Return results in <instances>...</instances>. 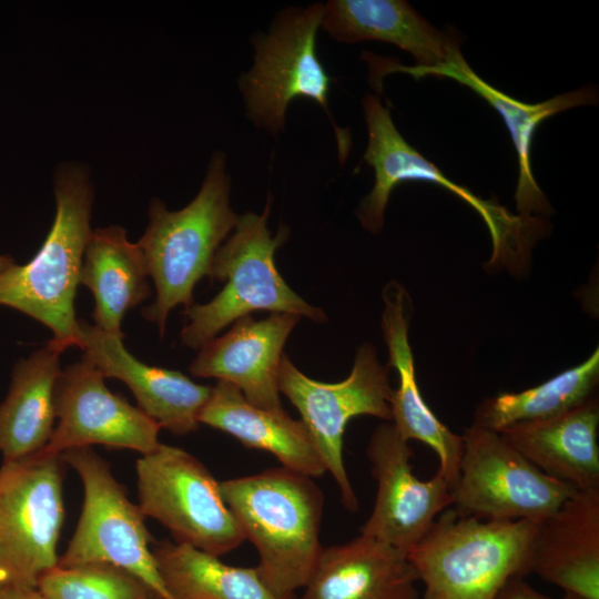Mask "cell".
<instances>
[{
	"instance_id": "obj_3",
	"label": "cell",
	"mask_w": 599,
	"mask_h": 599,
	"mask_svg": "<svg viewBox=\"0 0 599 599\" xmlns=\"http://www.w3.org/2000/svg\"><path fill=\"white\" fill-rule=\"evenodd\" d=\"M230 194L226 158L216 152L197 194L186 206L171 211L160 199L150 202L149 223L138 245L155 298L142 315L156 325L161 336L173 308L194 304L195 285L210 277L217 250L237 223L240 215L231 206Z\"/></svg>"
},
{
	"instance_id": "obj_29",
	"label": "cell",
	"mask_w": 599,
	"mask_h": 599,
	"mask_svg": "<svg viewBox=\"0 0 599 599\" xmlns=\"http://www.w3.org/2000/svg\"><path fill=\"white\" fill-rule=\"evenodd\" d=\"M10 590L18 599H45L37 588H24L9 586Z\"/></svg>"
},
{
	"instance_id": "obj_13",
	"label": "cell",
	"mask_w": 599,
	"mask_h": 599,
	"mask_svg": "<svg viewBox=\"0 0 599 599\" xmlns=\"http://www.w3.org/2000/svg\"><path fill=\"white\" fill-rule=\"evenodd\" d=\"M413 449L388 422L373 432L367 457L377 483L374 508L361 528L408 552L428 532L436 517L453 506L449 484L436 473L428 480L413 474Z\"/></svg>"
},
{
	"instance_id": "obj_11",
	"label": "cell",
	"mask_w": 599,
	"mask_h": 599,
	"mask_svg": "<svg viewBox=\"0 0 599 599\" xmlns=\"http://www.w3.org/2000/svg\"><path fill=\"white\" fill-rule=\"evenodd\" d=\"M278 388L301 414L326 470L339 488L343 506L355 512L358 500L343 457L345 428L353 417L362 415L392 422L393 388L387 366L378 362L375 347L365 343L357 349L348 377L323 383L304 375L284 354Z\"/></svg>"
},
{
	"instance_id": "obj_30",
	"label": "cell",
	"mask_w": 599,
	"mask_h": 599,
	"mask_svg": "<svg viewBox=\"0 0 599 599\" xmlns=\"http://www.w3.org/2000/svg\"><path fill=\"white\" fill-rule=\"evenodd\" d=\"M16 261L10 255L0 254V274L13 265Z\"/></svg>"
},
{
	"instance_id": "obj_14",
	"label": "cell",
	"mask_w": 599,
	"mask_h": 599,
	"mask_svg": "<svg viewBox=\"0 0 599 599\" xmlns=\"http://www.w3.org/2000/svg\"><path fill=\"white\" fill-rule=\"evenodd\" d=\"M373 69L379 80L393 72L408 73L415 79L426 75L449 78L485 99L502 118L517 152L519 175L515 200L518 214L528 219H544V215L550 214L551 206L531 171L530 148L534 134L542 121L557 113L575 106L597 104L599 95L596 87L585 85L540 103H525L484 81L469 67L460 50L447 62L432 68L406 67L396 60L378 57Z\"/></svg>"
},
{
	"instance_id": "obj_19",
	"label": "cell",
	"mask_w": 599,
	"mask_h": 599,
	"mask_svg": "<svg viewBox=\"0 0 599 599\" xmlns=\"http://www.w3.org/2000/svg\"><path fill=\"white\" fill-rule=\"evenodd\" d=\"M407 552L369 536L323 548L301 599H419Z\"/></svg>"
},
{
	"instance_id": "obj_20",
	"label": "cell",
	"mask_w": 599,
	"mask_h": 599,
	"mask_svg": "<svg viewBox=\"0 0 599 599\" xmlns=\"http://www.w3.org/2000/svg\"><path fill=\"white\" fill-rule=\"evenodd\" d=\"M321 28L338 42L394 44L419 68L443 64L460 50L453 32L437 29L404 0H331L324 4Z\"/></svg>"
},
{
	"instance_id": "obj_28",
	"label": "cell",
	"mask_w": 599,
	"mask_h": 599,
	"mask_svg": "<svg viewBox=\"0 0 599 599\" xmlns=\"http://www.w3.org/2000/svg\"><path fill=\"white\" fill-rule=\"evenodd\" d=\"M494 599H552L529 585L525 576L510 577L499 589Z\"/></svg>"
},
{
	"instance_id": "obj_10",
	"label": "cell",
	"mask_w": 599,
	"mask_h": 599,
	"mask_svg": "<svg viewBox=\"0 0 599 599\" xmlns=\"http://www.w3.org/2000/svg\"><path fill=\"white\" fill-rule=\"evenodd\" d=\"M453 506L488 521L542 520L578 489L552 478L495 430L473 424L463 435Z\"/></svg>"
},
{
	"instance_id": "obj_17",
	"label": "cell",
	"mask_w": 599,
	"mask_h": 599,
	"mask_svg": "<svg viewBox=\"0 0 599 599\" xmlns=\"http://www.w3.org/2000/svg\"><path fill=\"white\" fill-rule=\"evenodd\" d=\"M382 329L388 351V366L398 374V386L390 396L392 424L403 439H417L438 456L437 473L451 490L457 481L463 454V436L454 434L430 410L419 392L413 352L408 342L412 302L405 287L388 282L382 292Z\"/></svg>"
},
{
	"instance_id": "obj_2",
	"label": "cell",
	"mask_w": 599,
	"mask_h": 599,
	"mask_svg": "<svg viewBox=\"0 0 599 599\" xmlns=\"http://www.w3.org/2000/svg\"><path fill=\"white\" fill-rule=\"evenodd\" d=\"M222 497L245 539L257 549L256 566L278 596L306 585L323 549L324 495L312 477L285 467L220 481Z\"/></svg>"
},
{
	"instance_id": "obj_34",
	"label": "cell",
	"mask_w": 599,
	"mask_h": 599,
	"mask_svg": "<svg viewBox=\"0 0 599 599\" xmlns=\"http://www.w3.org/2000/svg\"><path fill=\"white\" fill-rule=\"evenodd\" d=\"M156 599H160V598H156Z\"/></svg>"
},
{
	"instance_id": "obj_27",
	"label": "cell",
	"mask_w": 599,
	"mask_h": 599,
	"mask_svg": "<svg viewBox=\"0 0 599 599\" xmlns=\"http://www.w3.org/2000/svg\"><path fill=\"white\" fill-rule=\"evenodd\" d=\"M37 589L45 599L160 598L125 569L101 561L71 567L57 565L39 578Z\"/></svg>"
},
{
	"instance_id": "obj_32",
	"label": "cell",
	"mask_w": 599,
	"mask_h": 599,
	"mask_svg": "<svg viewBox=\"0 0 599 599\" xmlns=\"http://www.w3.org/2000/svg\"><path fill=\"white\" fill-rule=\"evenodd\" d=\"M561 599H587V598L579 596L577 593H573V592H565Z\"/></svg>"
},
{
	"instance_id": "obj_9",
	"label": "cell",
	"mask_w": 599,
	"mask_h": 599,
	"mask_svg": "<svg viewBox=\"0 0 599 599\" xmlns=\"http://www.w3.org/2000/svg\"><path fill=\"white\" fill-rule=\"evenodd\" d=\"M136 477L140 509L164 525L175 542L220 557L245 540L220 481L186 450L160 443L138 459Z\"/></svg>"
},
{
	"instance_id": "obj_21",
	"label": "cell",
	"mask_w": 599,
	"mask_h": 599,
	"mask_svg": "<svg viewBox=\"0 0 599 599\" xmlns=\"http://www.w3.org/2000/svg\"><path fill=\"white\" fill-rule=\"evenodd\" d=\"M598 426L592 396L556 417L511 424L498 433L546 475L588 490L599 488Z\"/></svg>"
},
{
	"instance_id": "obj_15",
	"label": "cell",
	"mask_w": 599,
	"mask_h": 599,
	"mask_svg": "<svg viewBox=\"0 0 599 599\" xmlns=\"http://www.w3.org/2000/svg\"><path fill=\"white\" fill-rule=\"evenodd\" d=\"M300 319L285 313H272L263 319L251 315L238 318L229 332L197 349L190 373L232 384L256 407L284 410L278 388L283 347Z\"/></svg>"
},
{
	"instance_id": "obj_1",
	"label": "cell",
	"mask_w": 599,
	"mask_h": 599,
	"mask_svg": "<svg viewBox=\"0 0 599 599\" xmlns=\"http://www.w3.org/2000/svg\"><path fill=\"white\" fill-rule=\"evenodd\" d=\"M55 214L45 240L26 264L0 274V305L14 308L52 332L64 352L80 346L74 301L83 254L91 236L94 191L84 164L63 163L54 173Z\"/></svg>"
},
{
	"instance_id": "obj_18",
	"label": "cell",
	"mask_w": 599,
	"mask_h": 599,
	"mask_svg": "<svg viewBox=\"0 0 599 599\" xmlns=\"http://www.w3.org/2000/svg\"><path fill=\"white\" fill-rule=\"evenodd\" d=\"M528 572L565 592L599 599V488L577 490L540 521Z\"/></svg>"
},
{
	"instance_id": "obj_12",
	"label": "cell",
	"mask_w": 599,
	"mask_h": 599,
	"mask_svg": "<svg viewBox=\"0 0 599 599\" xmlns=\"http://www.w3.org/2000/svg\"><path fill=\"white\" fill-rule=\"evenodd\" d=\"M104 379L83 355L61 370L54 390L58 423L43 453L59 455L72 448L105 445L146 455L158 448L159 425L112 393Z\"/></svg>"
},
{
	"instance_id": "obj_6",
	"label": "cell",
	"mask_w": 599,
	"mask_h": 599,
	"mask_svg": "<svg viewBox=\"0 0 599 599\" xmlns=\"http://www.w3.org/2000/svg\"><path fill=\"white\" fill-rule=\"evenodd\" d=\"M271 200L262 213L248 212L237 223L217 250L211 270V281L225 282L210 302L185 308L187 324L181 332L183 344L193 349L217 336L226 326L257 311L293 314L314 322H325L326 315L308 304L284 281L275 265V252L287 240L283 225L273 235L267 226Z\"/></svg>"
},
{
	"instance_id": "obj_8",
	"label": "cell",
	"mask_w": 599,
	"mask_h": 599,
	"mask_svg": "<svg viewBox=\"0 0 599 599\" xmlns=\"http://www.w3.org/2000/svg\"><path fill=\"white\" fill-rule=\"evenodd\" d=\"M62 463L60 454L40 450L0 467V580L4 588H37L39 578L58 565L64 516Z\"/></svg>"
},
{
	"instance_id": "obj_16",
	"label": "cell",
	"mask_w": 599,
	"mask_h": 599,
	"mask_svg": "<svg viewBox=\"0 0 599 599\" xmlns=\"http://www.w3.org/2000/svg\"><path fill=\"white\" fill-rule=\"evenodd\" d=\"M79 338L83 356L105 378L123 382L134 395L139 408L160 428L173 435L197 429L199 416L212 386L193 382L179 370L151 366L133 356L123 337L79 321Z\"/></svg>"
},
{
	"instance_id": "obj_23",
	"label": "cell",
	"mask_w": 599,
	"mask_h": 599,
	"mask_svg": "<svg viewBox=\"0 0 599 599\" xmlns=\"http://www.w3.org/2000/svg\"><path fill=\"white\" fill-rule=\"evenodd\" d=\"M150 275L138 243L131 242L120 225L98 227L88 241L80 283L94 297V326L124 337L125 314L150 297Z\"/></svg>"
},
{
	"instance_id": "obj_33",
	"label": "cell",
	"mask_w": 599,
	"mask_h": 599,
	"mask_svg": "<svg viewBox=\"0 0 599 599\" xmlns=\"http://www.w3.org/2000/svg\"><path fill=\"white\" fill-rule=\"evenodd\" d=\"M3 588H4V587H3V585H2V582H1V580H0V596H1V592H2Z\"/></svg>"
},
{
	"instance_id": "obj_26",
	"label": "cell",
	"mask_w": 599,
	"mask_h": 599,
	"mask_svg": "<svg viewBox=\"0 0 599 599\" xmlns=\"http://www.w3.org/2000/svg\"><path fill=\"white\" fill-rule=\"evenodd\" d=\"M598 378L597 348L581 364L538 386L486 398L476 409L474 424L499 432L511 424L556 417L591 398Z\"/></svg>"
},
{
	"instance_id": "obj_25",
	"label": "cell",
	"mask_w": 599,
	"mask_h": 599,
	"mask_svg": "<svg viewBox=\"0 0 599 599\" xmlns=\"http://www.w3.org/2000/svg\"><path fill=\"white\" fill-rule=\"evenodd\" d=\"M152 550L171 599H297L276 595L257 567L230 566L175 541H160Z\"/></svg>"
},
{
	"instance_id": "obj_4",
	"label": "cell",
	"mask_w": 599,
	"mask_h": 599,
	"mask_svg": "<svg viewBox=\"0 0 599 599\" xmlns=\"http://www.w3.org/2000/svg\"><path fill=\"white\" fill-rule=\"evenodd\" d=\"M368 132L365 162L374 170V185L357 207L362 226L378 233L393 190L408 181L436 184L469 204L486 223L493 254L487 265L506 267L514 273L529 265L535 242L548 232L544 219H528L511 213L497 201L485 200L471 190L448 179L434 163L412 146L395 126L390 111L377 95L367 93L362 101Z\"/></svg>"
},
{
	"instance_id": "obj_31",
	"label": "cell",
	"mask_w": 599,
	"mask_h": 599,
	"mask_svg": "<svg viewBox=\"0 0 599 599\" xmlns=\"http://www.w3.org/2000/svg\"><path fill=\"white\" fill-rule=\"evenodd\" d=\"M0 599H18V598L10 590V588L6 587L1 592Z\"/></svg>"
},
{
	"instance_id": "obj_24",
	"label": "cell",
	"mask_w": 599,
	"mask_h": 599,
	"mask_svg": "<svg viewBox=\"0 0 599 599\" xmlns=\"http://www.w3.org/2000/svg\"><path fill=\"white\" fill-rule=\"evenodd\" d=\"M60 352L49 342L12 369L0 404V455L3 461L31 456L49 443L55 422L54 390L61 373Z\"/></svg>"
},
{
	"instance_id": "obj_5",
	"label": "cell",
	"mask_w": 599,
	"mask_h": 599,
	"mask_svg": "<svg viewBox=\"0 0 599 599\" xmlns=\"http://www.w3.org/2000/svg\"><path fill=\"white\" fill-rule=\"evenodd\" d=\"M540 521H488L445 509L407 552L424 583L419 599H494L510 577L529 573Z\"/></svg>"
},
{
	"instance_id": "obj_22",
	"label": "cell",
	"mask_w": 599,
	"mask_h": 599,
	"mask_svg": "<svg viewBox=\"0 0 599 599\" xmlns=\"http://www.w3.org/2000/svg\"><path fill=\"white\" fill-rule=\"evenodd\" d=\"M199 423L232 435L247 448L271 453L285 468L312 478L327 471L302 420L293 419L285 410L250 404L230 383L217 380L212 386Z\"/></svg>"
},
{
	"instance_id": "obj_7",
	"label": "cell",
	"mask_w": 599,
	"mask_h": 599,
	"mask_svg": "<svg viewBox=\"0 0 599 599\" xmlns=\"http://www.w3.org/2000/svg\"><path fill=\"white\" fill-rule=\"evenodd\" d=\"M323 3L294 7L278 13L266 33L252 40L254 63L238 81V88L253 123L271 134L283 131L291 102L297 98L318 104L333 124L339 162L351 150V135L333 120L328 95L331 77L316 49Z\"/></svg>"
}]
</instances>
